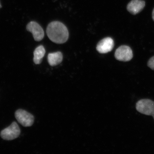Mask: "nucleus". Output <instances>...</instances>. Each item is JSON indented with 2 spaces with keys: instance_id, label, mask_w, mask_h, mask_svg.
<instances>
[{
  "instance_id": "10",
  "label": "nucleus",
  "mask_w": 154,
  "mask_h": 154,
  "mask_svg": "<svg viewBox=\"0 0 154 154\" xmlns=\"http://www.w3.org/2000/svg\"><path fill=\"white\" fill-rule=\"evenodd\" d=\"M45 53V49L42 45H39L36 48L33 52V62L34 63L36 64L41 63Z\"/></svg>"
},
{
  "instance_id": "3",
  "label": "nucleus",
  "mask_w": 154,
  "mask_h": 154,
  "mask_svg": "<svg viewBox=\"0 0 154 154\" xmlns=\"http://www.w3.org/2000/svg\"><path fill=\"white\" fill-rule=\"evenodd\" d=\"M20 133L21 131L19 125L17 122H14L10 126L1 131V136L5 140H13L19 137Z\"/></svg>"
},
{
  "instance_id": "4",
  "label": "nucleus",
  "mask_w": 154,
  "mask_h": 154,
  "mask_svg": "<svg viewBox=\"0 0 154 154\" xmlns=\"http://www.w3.org/2000/svg\"><path fill=\"white\" fill-rule=\"evenodd\" d=\"M15 117L19 123L24 127H30L34 122V117L26 110L19 109L16 111Z\"/></svg>"
},
{
  "instance_id": "12",
  "label": "nucleus",
  "mask_w": 154,
  "mask_h": 154,
  "mask_svg": "<svg viewBox=\"0 0 154 154\" xmlns=\"http://www.w3.org/2000/svg\"><path fill=\"white\" fill-rule=\"evenodd\" d=\"M152 18L153 20L154 21V8L153 10L152 13Z\"/></svg>"
},
{
  "instance_id": "13",
  "label": "nucleus",
  "mask_w": 154,
  "mask_h": 154,
  "mask_svg": "<svg viewBox=\"0 0 154 154\" xmlns=\"http://www.w3.org/2000/svg\"><path fill=\"white\" fill-rule=\"evenodd\" d=\"M2 6H1V4H0V8H2Z\"/></svg>"
},
{
  "instance_id": "5",
  "label": "nucleus",
  "mask_w": 154,
  "mask_h": 154,
  "mask_svg": "<svg viewBox=\"0 0 154 154\" xmlns=\"http://www.w3.org/2000/svg\"><path fill=\"white\" fill-rule=\"evenodd\" d=\"M133 57L132 50L131 48L127 45H122L116 51L115 57L120 61L128 62Z\"/></svg>"
},
{
  "instance_id": "11",
  "label": "nucleus",
  "mask_w": 154,
  "mask_h": 154,
  "mask_svg": "<svg viewBox=\"0 0 154 154\" xmlns=\"http://www.w3.org/2000/svg\"><path fill=\"white\" fill-rule=\"evenodd\" d=\"M147 66L150 68L154 70V56L149 60L148 62Z\"/></svg>"
},
{
  "instance_id": "9",
  "label": "nucleus",
  "mask_w": 154,
  "mask_h": 154,
  "mask_svg": "<svg viewBox=\"0 0 154 154\" xmlns=\"http://www.w3.org/2000/svg\"><path fill=\"white\" fill-rule=\"evenodd\" d=\"M63 54L60 51L49 53L48 56V61L50 65L52 66H56L59 64L62 61Z\"/></svg>"
},
{
  "instance_id": "7",
  "label": "nucleus",
  "mask_w": 154,
  "mask_h": 154,
  "mask_svg": "<svg viewBox=\"0 0 154 154\" xmlns=\"http://www.w3.org/2000/svg\"><path fill=\"white\" fill-rule=\"evenodd\" d=\"M114 47V41L110 37H106L99 42L96 46L97 51L101 54L110 52Z\"/></svg>"
},
{
  "instance_id": "6",
  "label": "nucleus",
  "mask_w": 154,
  "mask_h": 154,
  "mask_svg": "<svg viewBox=\"0 0 154 154\" xmlns=\"http://www.w3.org/2000/svg\"><path fill=\"white\" fill-rule=\"evenodd\" d=\"M26 29L28 31L32 33L35 41H41L44 38V30L37 22L33 21L29 22L27 25Z\"/></svg>"
},
{
  "instance_id": "1",
  "label": "nucleus",
  "mask_w": 154,
  "mask_h": 154,
  "mask_svg": "<svg viewBox=\"0 0 154 154\" xmlns=\"http://www.w3.org/2000/svg\"><path fill=\"white\" fill-rule=\"evenodd\" d=\"M46 33L49 39L57 44H63L67 41L69 32L62 23L58 21L51 22L48 26Z\"/></svg>"
},
{
  "instance_id": "2",
  "label": "nucleus",
  "mask_w": 154,
  "mask_h": 154,
  "mask_svg": "<svg viewBox=\"0 0 154 154\" xmlns=\"http://www.w3.org/2000/svg\"><path fill=\"white\" fill-rule=\"evenodd\" d=\"M138 112L144 115L152 116L154 119V102L149 99H143L138 101L136 105Z\"/></svg>"
},
{
  "instance_id": "8",
  "label": "nucleus",
  "mask_w": 154,
  "mask_h": 154,
  "mask_svg": "<svg viewBox=\"0 0 154 154\" xmlns=\"http://www.w3.org/2000/svg\"><path fill=\"white\" fill-rule=\"evenodd\" d=\"M145 6V2L142 0H132L127 6V10L132 15H135L141 12Z\"/></svg>"
}]
</instances>
